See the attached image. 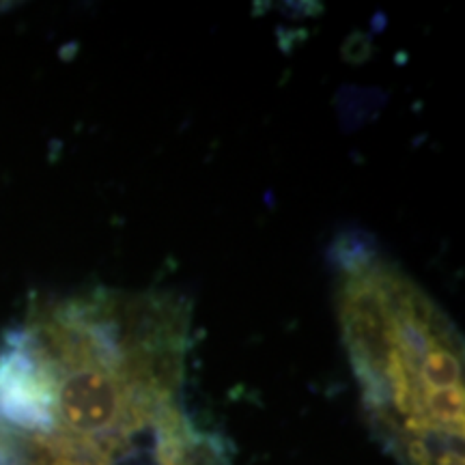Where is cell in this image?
<instances>
[{
  "mask_svg": "<svg viewBox=\"0 0 465 465\" xmlns=\"http://www.w3.org/2000/svg\"><path fill=\"white\" fill-rule=\"evenodd\" d=\"M0 465H17L15 435L5 427H0Z\"/></svg>",
  "mask_w": 465,
  "mask_h": 465,
  "instance_id": "obj_3",
  "label": "cell"
},
{
  "mask_svg": "<svg viewBox=\"0 0 465 465\" xmlns=\"http://www.w3.org/2000/svg\"><path fill=\"white\" fill-rule=\"evenodd\" d=\"M0 427L20 435L56 431L54 381L22 325L0 339Z\"/></svg>",
  "mask_w": 465,
  "mask_h": 465,
  "instance_id": "obj_2",
  "label": "cell"
},
{
  "mask_svg": "<svg viewBox=\"0 0 465 465\" xmlns=\"http://www.w3.org/2000/svg\"><path fill=\"white\" fill-rule=\"evenodd\" d=\"M334 254L342 339L366 403L399 427L403 450L416 444L433 450L438 438L429 429L427 407L435 394L463 388L455 325L371 243L345 237Z\"/></svg>",
  "mask_w": 465,
  "mask_h": 465,
  "instance_id": "obj_1",
  "label": "cell"
}]
</instances>
